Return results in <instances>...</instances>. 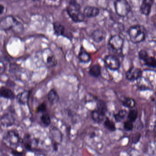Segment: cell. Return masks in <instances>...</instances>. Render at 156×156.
<instances>
[{
  "mask_svg": "<svg viewBox=\"0 0 156 156\" xmlns=\"http://www.w3.org/2000/svg\"><path fill=\"white\" fill-rule=\"evenodd\" d=\"M48 101L51 105H55L58 103L60 98L57 92L55 89H52L48 92Z\"/></svg>",
  "mask_w": 156,
  "mask_h": 156,
  "instance_id": "cell-22",
  "label": "cell"
},
{
  "mask_svg": "<svg viewBox=\"0 0 156 156\" xmlns=\"http://www.w3.org/2000/svg\"><path fill=\"white\" fill-rule=\"evenodd\" d=\"M3 142L8 147L12 148H16L22 144L23 139L19 133L14 129L8 130L3 137Z\"/></svg>",
  "mask_w": 156,
  "mask_h": 156,
  "instance_id": "cell-4",
  "label": "cell"
},
{
  "mask_svg": "<svg viewBox=\"0 0 156 156\" xmlns=\"http://www.w3.org/2000/svg\"><path fill=\"white\" fill-rule=\"evenodd\" d=\"M54 34L56 36H64L66 37L65 27L63 25L58 22H55L53 23Z\"/></svg>",
  "mask_w": 156,
  "mask_h": 156,
  "instance_id": "cell-18",
  "label": "cell"
},
{
  "mask_svg": "<svg viewBox=\"0 0 156 156\" xmlns=\"http://www.w3.org/2000/svg\"><path fill=\"white\" fill-rule=\"evenodd\" d=\"M34 2H37L39 1V0H32Z\"/></svg>",
  "mask_w": 156,
  "mask_h": 156,
  "instance_id": "cell-38",
  "label": "cell"
},
{
  "mask_svg": "<svg viewBox=\"0 0 156 156\" xmlns=\"http://www.w3.org/2000/svg\"><path fill=\"white\" fill-rule=\"evenodd\" d=\"M136 86L140 91L151 90L153 89V86L150 81L142 76L137 80Z\"/></svg>",
  "mask_w": 156,
  "mask_h": 156,
  "instance_id": "cell-14",
  "label": "cell"
},
{
  "mask_svg": "<svg viewBox=\"0 0 156 156\" xmlns=\"http://www.w3.org/2000/svg\"><path fill=\"white\" fill-rule=\"evenodd\" d=\"M15 118L11 112L3 114L1 118V124L4 127L12 126L15 124Z\"/></svg>",
  "mask_w": 156,
  "mask_h": 156,
  "instance_id": "cell-13",
  "label": "cell"
},
{
  "mask_svg": "<svg viewBox=\"0 0 156 156\" xmlns=\"http://www.w3.org/2000/svg\"><path fill=\"white\" fill-rule=\"evenodd\" d=\"M9 1H10L12 2H18L20 1V0H9Z\"/></svg>",
  "mask_w": 156,
  "mask_h": 156,
  "instance_id": "cell-37",
  "label": "cell"
},
{
  "mask_svg": "<svg viewBox=\"0 0 156 156\" xmlns=\"http://www.w3.org/2000/svg\"><path fill=\"white\" fill-rule=\"evenodd\" d=\"M4 11H5V7L2 4H1L0 5V14L1 15H2L4 13Z\"/></svg>",
  "mask_w": 156,
  "mask_h": 156,
  "instance_id": "cell-35",
  "label": "cell"
},
{
  "mask_svg": "<svg viewBox=\"0 0 156 156\" xmlns=\"http://www.w3.org/2000/svg\"><path fill=\"white\" fill-rule=\"evenodd\" d=\"M57 63V60L53 55H50L46 58V64L47 67H53L56 65Z\"/></svg>",
  "mask_w": 156,
  "mask_h": 156,
  "instance_id": "cell-28",
  "label": "cell"
},
{
  "mask_svg": "<svg viewBox=\"0 0 156 156\" xmlns=\"http://www.w3.org/2000/svg\"><path fill=\"white\" fill-rule=\"evenodd\" d=\"M50 135L51 139L53 149L55 151L58 150V146L62 140V135L59 129L53 127L50 130Z\"/></svg>",
  "mask_w": 156,
  "mask_h": 156,
  "instance_id": "cell-10",
  "label": "cell"
},
{
  "mask_svg": "<svg viewBox=\"0 0 156 156\" xmlns=\"http://www.w3.org/2000/svg\"><path fill=\"white\" fill-rule=\"evenodd\" d=\"M50 1H55V0H50Z\"/></svg>",
  "mask_w": 156,
  "mask_h": 156,
  "instance_id": "cell-40",
  "label": "cell"
},
{
  "mask_svg": "<svg viewBox=\"0 0 156 156\" xmlns=\"http://www.w3.org/2000/svg\"><path fill=\"white\" fill-rule=\"evenodd\" d=\"M127 114V112L125 109H121L117 114H114V118L116 122H122L126 117Z\"/></svg>",
  "mask_w": 156,
  "mask_h": 156,
  "instance_id": "cell-25",
  "label": "cell"
},
{
  "mask_svg": "<svg viewBox=\"0 0 156 156\" xmlns=\"http://www.w3.org/2000/svg\"><path fill=\"white\" fill-rule=\"evenodd\" d=\"M104 125L105 127L107 129H108L110 131H115L116 126L115 123L112 120H110L108 118L106 117L104 121Z\"/></svg>",
  "mask_w": 156,
  "mask_h": 156,
  "instance_id": "cell-27",
  "label": "cell"
},
{
  "mask_svg": "<svg viewBox=\"0 0 156 156\" xmlns=\"http://www.w3.org/2000/svg\"><path fill=\"white\" fill-rule=\"evenodd\" d=\"M141 136V134L140 133H135L132 137V143L135 144H137L140 140Z\"/></svg>",
  "mask_w": 156,
  "mask_h": 156,
  "instance_id": "cell-33",
  "label": "cell"
},
{
  "mask_svg": "<svg viewBox=\"0 0 156 156\" xmlns=\"http://www.w3.org/2000/svg\"><path fill=\"white\" fill-rule=\"evenodd\" d=\"M138 55L140 60L144 63L145 66L151 68H156V58L150 56L146 50H140Z\"/></svg>",
  "mask_w": 156,
  "mask_h": 156,
  "instance_id": "cell-7",
  "label": "cell"
},
{
  "mask_svg": "<svg viewBox=\"0 0 156 156\" xmlns=\"http://www.w3.org/2000/svg\"><path fill=\"white\" fill-rule=\"evenodd\" d=\"M0 94L1 97L11 100L14 99L16 97L11 89L4 86L2 87L1 88Z\"/></svg>",
  "mask_w": 156,
  "mask_h": 156,
  "instance_id": "cell-20",
  "label": "cell"
},
{
  "mask_svg": "<svg viewBox=\"0 0 156 156\" xmlns=\"http://www.w3.org/2000/svg\"><path fill=\"white\" fill-rule=\"evenodd\" d=\"M47 109V105L44 102L41 103L40 105L38 106L36 108V111L37 113H45Z\"/></svg>",
  "mask_w": 156,
  "mask_h": 156,
  "instance_id": "cell-32",
  "label": "cell"
},
{
  "mask_svg": "<svg viewBox=\"0 0 156 156\" xmlns=\"http://www.w3.org/2000/svg\"><path fill=\"white\" fill-rule=\"evenodd\" d=\"M138 117V111L136 109H132L128 114V119L129 121L134 122Z\"/></svg>",
  "mask_w": 156,
  "mask_h": 156,
  "instance_id": "cell-30",
  "label": "cell"
},
{
  "mask_svg": "<svg viewBox=\"0 0 156 156\" xmlns=\"http://www.w3.org/2000/svg\"><path fill=\"white\" fill-rule=\"evenodd\" d=\"M41 122L45 127H48L51 125V119L48 113H44L41 117Z\"/></svg>",
  "mask_w": 156,
  "mask_h": 156,
  "instance_id": "cell-29",
  "label": "cell"
},
{
  "mask_svg": "<svg viewBox=\"0 0 156 156\" xmlns=\"http://www.w3.org/2000/svg\"><path fill=\"white\" fill-rule=\"evenodd\" d=\"M100 12L98 8L91 6H86L83 11L85 17L87 18H95L99 15Z\"/></svg>",
  "mask_w": 156,
  "mask_h": 156,
  "instance_id": "cell-15",
  "label": "cell"
},
{
  "mask_svg": "<svg viewBox=\"0 0 156 156\" xmlns=\"http://www.w3.org/2000/svg\"><path fill=\"white\" fill-rule=\"evenodd\" d=\"M30 96V91L24 90L16 96V100H17V102L20 105H25L29 101Z\"/></svg>",
  "mask_w": 156,
  "mask_h": 156,
  "instance_id": "cell-17",
  "label": "cell"
},
{
  "mask_svg": "<svg viewBox=\"0 0 156 156\" xmlns=\"http://www.w3.org/2000/svg\"><path fill=\"white\" fill-rule=\"evenodd\" d=\"M39 140L33 137L30 134H25L22 140V145L25 149L31 151L38 147Z\"/></svg>",
  "mask_w": 156,
  "mask_h": 156,
  "instance_id": "cell-9",
  "label": "cell"
},
{
  "mask_svg": "<svg viewBox=\"0 0 156 156\" xmlns=\"http://www.w3.org/2000/svg\"><path fill=\"white\" fill-rule=\"evenodd\" d=\"M106 36V34L105 31L100 29H97L92 33L90 37L94 42L99 43L105 40Z\"/></svg>",
  "mask_w": 156,
  "mask_h": 156,
  "instance_id": "cell-16",
  "label": "cell"
},
{
  "mask_svg": "<svg viewBox=\"0 0 156 156\" xmlns=\"http://www.w3.org/2000/svg\"><path fill=\"white\" fill-rule=\"evenodd\" d=\"M66 12L73 21L76 23H82L85 17L81 11V6L76 0H70L69 5L66 9Z\"/></svg>",
  "mask_w": 156,
  "mask_h": 156,
  "instance_id": "cell-3",
  "label": "cell"
},
{
  "mask_svg": "<svg viewBox=\"0 0 156 156\" xmlns=\"http://www.w3.org/2000/svg\"><path fill=\"white\" fill-rule=\"evenodd\" d=\"M142 76V71L140 68L133 67L127 71L126 77L128 80L130 81H137Z\"/></svg>",
  "mask_w": 156,
  "mask_h": 156,
  "instance_id": "cell-12",
  "label": "cell"
},
{
  "mask_svg": "<svg viewBox=\"0 0 156 156\" xmlns=\"http://www.w3.org/2000/svg\"><path fill=\"white\" fill-rule=\"evenodd\" d=\"M11 153L12 155H15V156H20V155H22L23 154V152H19L15 150H12V151Z\"/></svg>",
  "mask_w": 156,
  "mask_h": 156,
  "instance_id": "cell-34",
  "label": "cell"
},
{
  "mask_svg": "<svg viewBox=\"0 0 156 156\" xmlns=\"http://www.w3.org/2000/svg\"><path fill=\"white\" fill-rule=\"evenodd\" d=\"M104 62L106 67L112 71H117L120 68V63L117 56L114 55H108L105 57Z\"/></svg>",
  "mask_w": 156,
  "mask_h": 156,
  "instance_id": "cell-8",
  "label": "cell"
},
{
  "mask_svg": "<svg viewBox=\"0 0 156 156\" xmlns=\"http://www.w3.org/2000/svg\"><path fill=\"white\" fill-rule=\"evenodd\" d=\"M134 125L133 122L129 120L125 121L124 123V128L125 130L127 131H130L133 130L134 129Z\"/></svg>",
  "mask_w": 156,
  "mask_h": 156,
  "instance_id": "cell-31",
  "label": "cell"
},
{
  "mask_svg": "<svg viewBox=\"0 0 156 156\" xmlns=\"http://www.w3.org/2000/svg\"><path fill=\"white\" fill-rule=\"evenodd\" d=\"M78 59L81 63H87L90 62L91 60L90 55L85 50L84 48L81 46L78 55Z\"/></svg>",
  "mask_w": 156,
  "mask_h": 156,
  "instance_id": "cell-19",
  "label": "cell"
},
{
  "mask_svg": "<svg viewBox=\"0 0 156 156\" xmlns=\"http://www.w3.org/2000/svg\"><path fill=\"white\" fill-rule=\"evenodd\" d=\"M89 74L91 76L95 78L99 77L101 74V67L98 64H95L90 67Z\"/></svg>",
  "mask_w": 156,
  "mask_h": 156,
  "instance_id": "cell-23",
  "label": "cell"
},
{
  "mask_svg": "<svg viewBox=\"0 0 156 156\" xmlns=\"http://www.w3.org/2000/svg\"><path fill=\"white\" fill-rule=\"evenodd\" d=\"M154 0H142L140 7V12L142 15L148 17L151 12Z\"/></svg>",
  "mask_w": 156,
  "mask_h": 156,
  "instance_id": "cell-11",
  "label": "cell"
},
{
  "mask_svg": "<svg viewBox=\"0 0 156 156\" xmlns=\"http://www.w3.org/2000/svg\"><path fill=\"white\" fill-rule=\"evenodd\" d=\"M96 136V134L94 133V132H92V133H91V134H90V137L91 138H94V137L95 136Z\"/></svg>",
  "mask_w": 156,
  "mask_h": 156,
  "instance_id": "cell-36",
  "label": "cell"
},
{
  "mask_svg": "<svg viewBox=\"0 0 156 156\" xmlns=\"http://www.w3.org/2000/svg\"><path fill=\"white\" fill-rule=\"evenodd\" d=\"M97 109L105 115L107 112V106L105 102L102 100H98L97 102Z\"/></svg>",
  "mask_w": 156,
  "mask_h": 156,
  "instance_id": "cell-26",
  "label": "cell"
},
{
  "mask_svg": "<svg viewBox=\"0 0 156 156\" xmlns=\"http://www.w3.org/2000/svg\"><path fill=\"white\" fill-rule=\"evenodd\" d=\"M127 33L130 42L134 44H139L145 41L147 34V29L140 24H135L130 26Z\"/></svg>",
  "mask_w": 156,
  "mask_h": 156,
  "instance_id": "cell-1",
  "label": "cell"
},
{
  "mask_svg": "<svg viewBox=\"0 0 156 156\" xmlns=\"http://www.w3.org/2000/svg\"><path fill=\"white\" fill-rule=\"evenodd\" d=\"M105 115L98 111V109H94L91 112V117L92 119L96 123H101L104 120Z\"/></svg>",
  "mask_w": 156,
  "mask_h": 156,
  "instance_id": "cell-21",
  "label": "cell"
},
{
  "mask_svg": "<svg viewBox=\"0 0 156 156\" xmlns=\"http://www.w3.org/2000/svg\"><path fill=\"white\" fill-rule=\"evenodd\" d=\"M113 4L116 14L121 18L126 17L131 11L130 4L127 0H113Z\"/></svg>",
  "mask_w": 156,
  "mask_h": 156,
  "instance_id": "cell-5",
  "label": "cell"
},
{
  "mask_svg": "<svg viewBox=\"0 0 156 156\" xmlns=\"http://www.w3.org/2000/svg\"><path fill=\"white\" fill-rule=\"evenodd\" d=\"M122 103L123 106L129 108H133L136 105L135 100L131 98H125L122 100Z\"/></svg>",
  "mask_w": 156,
  "mask_h": 156,
  "instance_id": "cell-24",
  "label": "cell"
},
{
  "mask_svg": "<svg viewBox=\"0 0 156 156\" xmlns=\"http://www.w3.org/2000/svg\"><path fill=\"white\" fill-rule=\"evenodd\" d=\"M155 108H156V104H155Z\"/></svg>",
  "mask_w": 156,
  "mask_h": 156,
  "instance_id": "cell-39",
  "label": "cell"
},
{
  "mask_svg": "<svg viewBox=\"0 0 156 156\" xmlns=\"http://www.w3.org/2000/svg\"><path fill=\"white\" fill-rule=\"evenodd\" d=\"M125 41L124 38L119 34L112 35L108 41V45L113 51L117 53L122 52Z\"/></svg>",
  "mask_w": 156,
  "mask_h": 156,
  "instance_id": "cell-6",
  "label": "cell"
},
{
  "mask_svg": "<svg viewBox=\"0 0 156 156\" xmlns=\"http://www.w3.org/2000/svg\"><path fill=\"white\" fill-rule=\"evenodd\" d=\"M0 28L4 31H12L17 34L21 33L24 30L22 23L12 15H9L2 19Z\"/></svg>",
  "mask_w": 156,
  "mask_h": 156,
  "instance_id": "cell-2",
  "label": "cell"
}]
</instances>
